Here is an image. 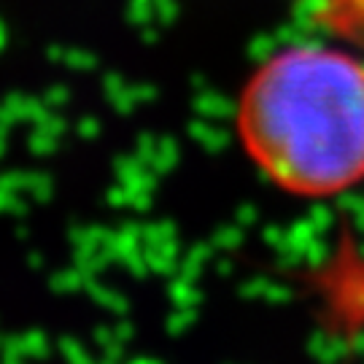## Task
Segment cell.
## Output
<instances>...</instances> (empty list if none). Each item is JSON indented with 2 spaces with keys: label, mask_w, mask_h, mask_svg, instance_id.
I'll use <instances>...</instances> for the list:
<instances>
[{
  "label": "cell",
  "mask_w": 364,
  "mask_h": 364,
  "mask_svg": "<svg viewBox=\"0 0 364 364\" xmlns=\"http://www.w3.org/2000/svg\"><path fill=\"white\" fill-rule=\"evenodd\" d=\"M235 132L275 189L329 200L364 183V54L302 41L254 68Z\"/></svg>",
  "instance_id": "obj_1"
}]
</instances>
